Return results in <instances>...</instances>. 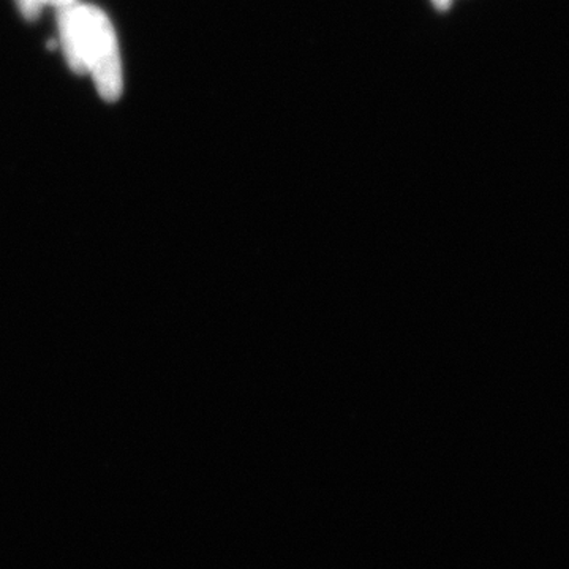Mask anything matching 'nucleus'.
<instances>
[{
	"instance_id": "nucleus-1",
	"label": "nucleus",
	"mask_w": 569,
	"mask_h": 569,
	"mask_svg": "<svg viewBox=\"0 0 569 569\" xmlns=\"http://www.w3.org/2000/svg\"><path fill=\"white\" fill-rule=\"evenodd\" d=\"M63 56L74 73H89L100 97L116 102L123 89L121 52L110 18L92 6L59 9Z\"/></svg>"
},
{
	"instance_id": "nucleus-2",
	"label": "nucleus",
	"mask_w": 569,
	"mask_h": 569,
	"mask_svg": "<svg viewBox=\"0 0 569 569\" xmlns=\"http://www.w3.org/2000/svg\"><path fill=\"white\" fill-rule=\"evenodd\" d=\"M18 7H20L21 13L24 14L28 20H36L41 13V9L48 6L47 0H17Z\"/></svg>"
},
{
	"instance_id": "nucleus-3",
	"label": "nucleus",
	"mask_w": 569,
	"mask_h": 569,
	"mask_svg": "<svg viewBox=\"0 0 569 569\" xmlns=\"http://www.w3.org/2000/svg\"><path fill=\"white\" fill-rule=\"evenodd\" d=\"M48 6L56 7V9H63V7L73 6L77 3V0H47Z\"/></svg>"
},
{
	"instance_id": "nucleus-4",
	"label": "nucleus",
	"mask_w": 569,
	"mask_h": 569,
	"mask_svg": "<svg viewBox=\"0 0 569 569\" xmlns=\"http://www.w3.org/2000/svg\"><path fill=\"white\" fill-rule=\"evenodd\" d=\"M432 2L441 11L448 10L452 6V0H432Z\"/></svg>"
}]
</instances>
